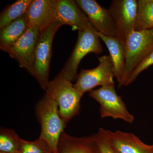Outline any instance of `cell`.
I'll return each instance as SVG.
<instances>
[{
    "instance_id": "obj_1",
    "label": "cell",
    "mask_w": 153,
    "mask_h": 153,
    "mask_svg": "<svg viewBox=\"0 0 153 153\" xmlns=\"http://www.w3.org/2000/svg\"><path fill=\"white\" fill-rule=\"evenodd\" d=\"M45 91V95L57 103L60 117L66 125L72 118L79 114L83 95L61 72L49 81Z\"/></svg>"
},
{
    "instance_id": "obj_2",
    "label": "cell",
    "mask_w": 153,
    "mask_h": 153,
    "mask_svg": "<svg viewBox=\"0 0 153 153\" xmlns=\"http://www.w3.org/2000/svg\"><path fill=\"white\" fill-rule=\"evenodd\" d=\"M36 113L41 126L39 138L47 144L52 153H58L59 140L66 125L60 117L57 103L45 95L36 105Z\"/></svg>"
},
{
    "instance_id": "obj_3",
    "label": "cell",
    "mask_w": 153,
    "mask_h": 153,
    "mask_svg": "<svg viewBox=\"0 0 153 153\" xmlns=\"http://www.w3.org/2000/svg\"><path fill=\"white\" fill-rule=\"evenodd\" d=\"M102 51L100 37L91 25L86 30H79L74 49L60 72L69 81H74L78 76L77 70L82 58L89 53L99 55Z\"/></svg>"
},
{
    "instance_id": "obj_4",
    "label": "cell",
    "mask_w": 153,
    "mask_h": 153,
    "mask_svg": "<svg viewBox=\"0 0 153 153\" xmlns=\"http://www.w3.org/2000/svg\"><path fill=\"white\" fill-rule=\"evenodd\" d=\"M124 72L119 86H125L128 78L141 62L153 51V29L135 31L126 40Z\"/></svg>"
},
{
    "instance_id": "obj_5",
    "label": "cell",
    "mask_w": 153,
    "mask_h": 153,
    "mask_svg": "<svg viewBox=\"0 0 153 153\" xmlns=\"http://www.w3.org/2000/svg\"><path fill=\"white\" fill-rule=\"evenodd\" d=\"M63 26L54 22L40 32L36 43L34 55V76L43 90L49 83V75L52 54V44L57 30Z\"/></svg>"
},
{
    "instance_id": "obj_6",
    "label": "cell",
    "mask_w": 153,
    "mask_h": 153,
    "mask_svg": "<svg viewBox=\"0 0 153 153\" xmlns=\"http://www.w3.org/2000/svg\"><path fill=\"white\" fill-rule=\"evenodd\" d=\"M89 92V96L100 105L99 111L102 118L111 117L129 123L133 122L134 117L129 112L121 97L117 93L114 84L102 86Z\"/></svg>"
},
{
    "instance_id": "obj_7",
    "label": "cell",
    "mask_w": 153,
    "mask_h": 153,
    "mask_svg": "<svg viewBox=\"0 0 153 153\" xmlns=\"http://www.w3.org/2000/svg\"><path fill=\"white\" fill-rule=\"evenodd\" d=\"M99 64L95 68L82 69L74 84L76 90L83 95L93 90L97 86H104L114 84V68L110 55L98 57Z\"/></svg>"
},
{
    "instance_id": "obj_8",
    "label": "cell",
    "mask_w": 153,
    "mask_h": 153,
    "mask_svg": "<svg viewBox=\"0 0 153 153\" xmlns=\"http://www.w3.org/2000/svg\"><path fill=\"white\" fill-rule=\"evenodd\" d=\"M40 32L36 26L29 24L24 35L4 51L16 60L21 67L26 69L33 76L35 48Z\"/></svg>"
},
{
    "instance_id": "obj_9",
    "label": "cell",
    "mask_w": 153,
    "mask_h": 153,
    "mask_svg": "<svg viewBox=\"0 0 153 153\" xmlns=\"http://www.w3.org/2000/svg\"><path fill=\"white\" fill-rule=\"evenodd\" d=\"M75 1L97 32L104 36L121 39L108 9L102 7L95 0H76Z\"/></svg>"
},
{
    "instance_id": "obj_10",
    "label": "cell",
    "mask_w": 153,
    "mask_h": 153,
    "mask_svg": "<svg viewBox=\"0 0 153 153\" xmlns=\"http://www.w3.org/2000/svg\"><path fill=\"white\" fill-rule=\"evenodd\" d=\"M120 38L125 41L129 35L136 31V0H113L108 8Z\"/></svg>"
},
{
    "instance_id": "obj_11",
    "label": "cell",
    "mask_w": 153,
    "mask_h": 153,
    "mask_svg": "<svg viewBox=\"0 0 153 153\" xmlns=\"http://www.w3.org/2000/svg\"><path fill=\"white\" fill-rule=\"evenodd\" d=\"M98 132L106 140L115 153H153V144L143 142L133 133L100 128Z\"/></svg>"
},
{
    "instance_id": "obj_12",
    "label": "cell",
    "mask_w": 153,
    "mask_h": 153,
    "mask_svg": "<svg viewBox=\"0 0 153 153\" xmlns=\"http://www.w3.org/2000/svg\"><path fill=\"white\" fill-rule=\"evenodd\" d=\"M55 22L79 31L86 30L91 25L85 13L73 0L58 1Z\"/></svg>"
},
{
    "instance_id": "obj_13",
    "label": "cell",
    "mask_w": 153,
    "mask_h": 153,
    "mask_svg": "<svg viewBox=\"0 0 153 153\" xmlns=\"http://www.w3.org/2000/svg\"><path fill=\"white\" fill-rule=\"evenodd\" d=\"M58 1L33 0L26 13L29 24L41 31L48 27L55 22Z\"/></svg>"
},
{
    "instance_id": "obj_14",
    "label": "cell",
    "mask_w": 153,
    "mask_h": 153,
    "mask_svg": "<svg viewBox=\"0 0 153 153\" xmlns=\"http://www.w3.org/2000/svg\"><path fill=\"white\" fill-rule=\"evenodd\" d=\"M58 153H100L95 134L90 136L76 137L63 131L60 136Z\"/></svg>"
},
{
    "instance_id": "obj_15",
    "label": "cell",
    "mask_w": 153,
    "mask_h": 153,
    "mask_svg": "<svg viewBox=\"0 0 153 153\" xmlns=\"http://www.w3.org/2000/svg\"><path fill=\"white\" fill-rule=\"evenodd\" d=\"M97 34L109 51L114 68L115 77L120 84L125 68L126 42L120 38L104 36L98 32Z\"/></svg>"
},
{
    "instance_id": "obj_16",
    "label": "cell",
    "mask_w": 153,
    "mask_h": 153,
    "mask_svg": "<svg viewBox=\"0 0 153 153\" xmlns=\"http://www.w3.org/2000/svg\"><path fill=\"white\" fill-rule=\"evenodd\" d=\"M26 14L1 29L0 48L5 51L24 35L29 27Z\"/></svg>"
},
{
    "instance_id": "obj_17",
    "label": "cell",
    "mask_w": 153,
    "mask_h": 153,
    "mask_svg": "<svg viewBox=\"0 0 153 153\" xmlns=\"http://www.w3.org/2000/svg\"><path fill=\"white\" fill-rule=\"evenodd\" d=\"M152 29H153V0H138L136 31Z\"/></svg>"
},
{
    "instance_id": "obj_18",
    "label": "cell",
    "mask_w": 153,
    "mask_h": 153,
    "mask_svg": "<svg viewBox=\"0 0 153 153\" xmlns=\"http://www.w3.org/2000/svg\"><path fill=\"white\" fill-rule=\"evenodd\" d=\"M32 1L18 0L5 9L0 16L1 29L25 15Z\"/></svg>"
},
{
    "instance_id": "obj_19",
    "label": "cell",
    "mask_w": 153,
    "mask_h": 153,
    "mask_svg": "<svg viewBox=\"0 0 153 153\" xmlns=\"http://www.w3.org/2000/svg\"><path fill=\"white\" fill-rule=\"evenodd\" d=\"M21 138L15 131L1 128L0 131V151L10 153H19Z\"/></svg>"
},
{
    "instance_id": "obj_20",
    "label": "cell",
    "mask_w": 153,
    "mask_h": 153,
    "mask_svg": "<svg viewBox=\"0 0 153 153\" xmlns=\"http://www.w3.org/2000/svg\"><path fill=\"white\" fill-rule=\"evenodd\" d=\"M19 153H52L48 145L40 138L34 141L21 138Z\"/></svg>"
},
{
    "instance_id": "obj_21",
    "label": "cell",
    "mask_w": 153,
    "mask_h": 153,
    "mask_svg": "<svg viewBox=\"0 0 153 153\" xmlns=\"http://www.w3.org/2000/svg\"><path fill=\"white\" fill-rule=\"evenodd\" d=\"M152 65H153V51L134 69L126 81L125 86L132 83L142 72Z\"/></svg>"
},
{
    "instance_id": "obj_22",
    "label": "cell",
    "mask_w": 153,
    "mask_h": 153,
    "mask_svg": "<svg viewBox=\"0 0 153 153\" xmlns=\"http://www.w3.org/2000/svg\"><path fill=\"white\" fill-rule=\"evenodd\" d=\"M100 153H115L104 137L98 131L95 134Z\"/></svg>"
},
{
    "instance_id": "obj_23",
    "label": "cell",
    "mask_w": 153,
    "mask_h": 153,
    "mask_svg": "<svg viewBox=\"0 0 153 153\" xmlns=\"http://www.w3.org/2000/svg\"><path fill=\"white\" fill-rule=\"evenodd\" d=\"M0 153H7V152H0Z\"/></svg>"
}]
</instances>
